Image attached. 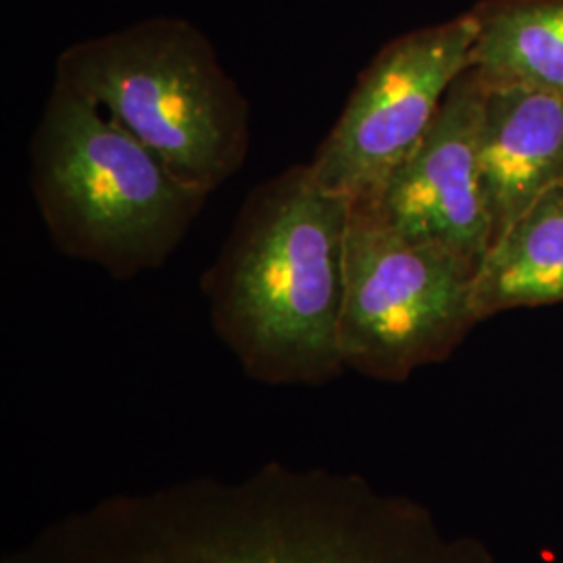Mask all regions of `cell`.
Masks as SVG:
<instances>
[{"mask_svg": "<svg viewBox=\"0 0 563 563\" xmlns=\"http://www.w3.org/2000/svg\"><path fill=\"white\" fill-rule=\"evenodd\" d=\"M2 563H495L422 504L357 474L272 462L102 497Z\"/></svg>", "mask_w": 563, "mask_h": 563, "instance_id": "obj_1", "label": "cell"}, {"mask_svg": "<svg viewBox=\"0 0 563 563\" xmlns=\"http://www.w3.org/2000/svg\"><path fill=\"white\" fill-rule=\"evenodd\" d=\"M351 199L309 163L255 186L202 274L211 323L249 378L322 386L346 369L339 346Z\"/></svg>", "mask_w": 563, "mask_h": 563, "instance_id": "obj_2", "label": "cell"}, {"mask_svg": "<svg viewBox=\"0 0 563 563\" xmlns=\"http://www.w3.org/2000/svg\"><path fill=\"white\" fill-rule=\"evenodd\" d=\"M30 157L34 199L55 246L118 280L167 262L209 199L57 80Z\"/></svg>", "mask_w": 563, "mask_h": 563, "instance_id": "obj_3", "label": "cell"}, {"mask_svg": "<svg viewBox=\"0 0 563 563\" xmlns=\"http://www.w3.org/2000/svg\"><path fill=\"white\" fill-rule=\"evenodd\" d=\"M55 80L95 102L207 197L246 162L249 102L190 21L153 18L74 42L57 59Z\"/></svg>", "mask_w": 563, "mask_h": 563, "instance_id": "obj_4", "label": "cell"}, {"mask_svg": "<svg viewBox=\"0 0 563 563\" xmlns=\"http://www.w3.org/2000/svg\"><path fill=\"white\" fill-rule=\"evenodd\" d=\"M476 269L437 244L407 241L351 205L339 346L346 369L402 383L441 363L481 323Z\"/></svg>", "mask_w": 563, "mask_h": 563, "instance_id": "obj_5", "label": "cell"}, {"mask_svg": "<svg viewBox=\"0 0 563 563\" xmlns=\"http://www.w3.org/2000/svg\"><path fill=\"white\" fill-rule=\"evenodd\" d=\"M474 42L470 11L388 42L309 162L320 186L351 201L369 197L422 142L449 88L470 69Z\"/></svg>", "mask_w": 563, "mask_h": 563, "instance_id": "obj_6", "label": "cell"}, {"mask_svg": "<svg viewBox=\"0 0 563 563\" xmlns=\"http://www.w3.org/2000/svg\"><path fill=\"white\" fill-rule=\"evenodd\" d=\"M484 81L465 69L444 97L422 142L355 209L407 241L437 244L478 274L490 246V222L478 176Z\"/></svg>", "mask_w": 563, "mask_h": 563, "instance_id": "obj_7", "label": "cell"}, {"mask_svg": "<svg viewBox=\"0 0 563 563\" xmlns=\"http://www.w3.org/2000/svg\"><path fill=\"white\" fill-rule=\"evenodd\" d=\"M478 176L493 246L563 181V97L484 84Z\"/></svg>", "mask_w": 563, "mask_h": 563, "instance_id": "obj_8", "label": "cell"}, {"mask_svg": "<svg viewBox=\"0 0 563 563\" xmlns=\"http://www.w3.org/2000/svg\"><path fill=\"white\" fill-rule=\"evenodd\" d=\"M563 302V181L547 190L495 242L474 280L478 320Z\"/></svg>", "mask_w": 563, "mask_h": 563, "instance_id": "obj_9", "label": "cell"}, {"mask_svg": "<svg viewBox=\"0 0 563 563\" xmlns=\"http://www.w3.org/2000/svg\"><path fill=\"white\" fill-rule=\"evenodd\" d=\"M470 13V67L484 84L563 97V0H483Z\"/></svg>", "mask_w": 563, "mask_h": 563, "instance_id": "obj_10", "label": "cell"}]
</instances>
